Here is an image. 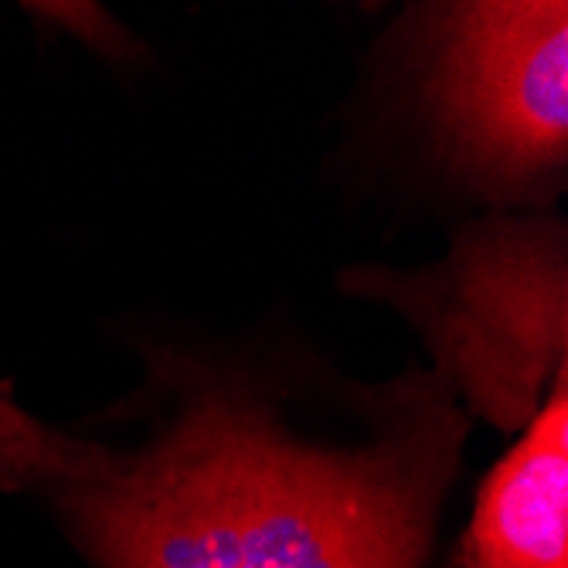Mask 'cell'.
<instances>
[{
    "instance_id": "7a4b0ae2",
    "label": "cell",
    "mask_w": 568,
    "mask_h": 568,
    "mask_svg": "<svg viewBox=\"0 0 568 568\" xmlns=\"http://www.w3.org/2000/svg\"><path fill=\"white\" fill-rule=\"evenodd\" d=\"M408 11L395 65L439 171L490 212L548 209L568 174V4L456 0Z\"/></svg>"
},
{
    "instance_id": "5b68a950",
    "label": "cell",
    "mask_w": 568,
    "mask_h": 568,
    "mask_svg": "<svg viewBox=\"0 0 568 568\" xmlns=\"http://www.w3.org/2000/svg\"><path fill=\"white\" fill-rule=\"evenodd\" d=\"M106 449L72 436H55L48 443H0V490L48 487L55 480H72L99 470Z\"/></svg>"
},
{
    "instance_id": "3957f363",
    "label": "cell",
    "mask_w": 568,
    "mask_h": 568,
    "mask_svg": "<svg viewBox=\"0 0 568 568\" xmlns=\"http://www.w3.org/2000/svg\"><path fill=\"white\" fill-rule=\"evenodd\" d=\"M347 296L398 314L470 419L521 433L568 378V232L548 209L463 222L443 260L351 266Z\"/></svg>"
},
{
    "instance_id": "8992f818",
    "label": "cell",
    "mask_w": 568,
    "mask_h": 568,
    "mask_svg": "<svg viewBox=\"0 0 568 568\" xmlns=\"http://www.w3.org/2000/svg\"><path fill=\"white\" fill-rule=\"evenodd\" d=\"M31 11L51 18L55 24L72 28L82 41L95 44L99 51H106L113 59L136 55V44L130 41V34L110 14H102V8L95 4H34Z\"/></svg>"
},
{
    "instance_id": "6da1fadb",
    "label": "cell",
    "mask_w": 568,
    "mask_h": 568,
    "mask_svg": "<svg viewBox=\"0 0 568 568\" xmlns=\"http://www.w3.org/2000/svg\"><path fill=\"white\" fill-rule=\"evenodd\" d=\"M225 490L232 568H423L470 416L429 368L372 392L365 439H300L273 395L194 382Z\"/></svg>"
},
{
    "instance_id": "277c9868",
    "label": "cell",
    "mask_w": 568,
    "mask_h": 568,
    "mask_svg": "<svg viewBox=\"0 0 568 568\" xmlns=\"http://www.w3.org/2000/svg\"><path fill=\"white\" fill-rule=\"evenodd\" d=\"M453 568H568V378L484 477Z\"/></svg>"
},
{
    "instance_id": "52a82bcc",
    "label": "cell",
    "mask_w": 568,
    "mask_h": 568,
    "mask_svg": "<svg viewBox=\"0 0 568 568\" xmlns=\"http://www.w3.org/2000/svg\"><path fill=\"white\" fill-rule=\"evenodd\" d=\"M59 433L41 426L24 408H18L8 395H0V443H48Z\"/></svg>"
}]
</instances>
